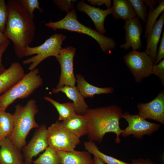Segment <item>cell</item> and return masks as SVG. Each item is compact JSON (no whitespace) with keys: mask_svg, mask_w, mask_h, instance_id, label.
Listing matches in <instances>:
<instances>
[{"mask_svg":"<svg viewBox=\"0 0 164 164\" xmlns=\"http://www.w3.org/2000/svg\"><path fill=\"white\" fill-rule=\"evenodd\" d=\"M132 4L136 16L145 23L148 15L147 7L142 0H128Z\"/></svg>","mask_w":164,"mask_h":164,"instance_id":"28","label":"cell"},{"mask_svg":"<svg viewBox=\"0 0 164 164\" xmlns=\"http://www.w3.org/2000/svg\"><path fill=\"white\" fill-rule=\"evenodd\" d=\"M38 112L36 101L33 99L28 101L24 106L19 104L15 106L12 114L13 130L8 137L13 145L20 150L26 145V139L30 131L39 127L35 119V116Z\"/></svg>","mask_w":164,"mask_h":164,"instance_id":"3","label":"cell"},{"mask_svg":"<svg viewBox=\"0 0 164 164\" xmlns=\"http://www.w3.org/2000/svg\"><path fill=\"white\" fill-rule=\"evenodd\" d=\"M137 107L138 114L145 119L154 120L164 124V90L160 91L151 101L145 103H138Z\"/></svg>","mask_w":164,"mask_h":164,"instance_id":"12","label":"cell"},{"mask_svg":"<svg viewBox=\"0 0 164 164\" xmlns=\"http://www.w3.org/2000/svg\"><path fill=\"white\" fill-rule=\"evenodd\" d=\"M132 163L133 164H154L149 159H145L141 158L133 159L132 160Z\"/></svg>","mask_w":164,"mask_h":164,"instance_id":"36","label":"cell"},{"mask_svg":"<svg viewBox=\"0 0 164 164\" xmlns=\"http://www.w3.org/2000/svg\"><path fill=\"white\" fill-rule=\"evenodd\" d=\"M77 8L79 11L86 13L91 18L97 32L102 34L106 32L104 22L107 16L112 13L111 8L103 10L99 8L91 6L81 1L77 4Z\"/></svg>","mask_w":164,"mask_h":164,"instance_id":"14","label":"cell"},{"mask_svg":"<svg viewBox=\"0 0 164 164\" xmlns=\"http://www.w3.org/2000/svg\"><path fill=\"white\" fill-rule=\"evenodd\" d=\"M1 141H0V147L1 144Z\"/></svg>","mask_w":164,"mask_h":164,"instance_id":"40","label":"cell"},{"mask_svg":"<svg viewBox=\"0 0 164 164\" xmlns=\"http://www.w3.org/2000/svg\"><path fill=\"white\" fill-rule=\"evenodd\" d=\"M93 160L94 164H106L101 159L96 157L94 156Z\"/></svg>","mask_w":164,"mask_h":164,"instance_id":"39","label":"cell"},{"mask_svg":"<svg viewBox=\"0 0 164 164\" xmlns=\"http://www.w3.org/2000/svg\"><path fill=\"white\" fill-rule=\"evenodd\" d=\"M7 39L4 32L0 29V45Z\"/></svg>","mask_w":164,"mask_h":164,"instance_id":"38","label":"cell"},{"mask_svg":"<svg viewBox=\"0 0 164 164\" xmlns=\"http://www.w3.org/2000/svg\"><path fill=\"white\" fill-rule=\"evenodd\" d=\"M124 62L130 70L136 82L140 83L152 73L154 65L152 61L145 52L130 51L123 57Z\"/></svg>","mask_w":164,"mask_h":164,"instance_id":"8","label":"cell"},{"mask_svg":"<svg viewBox=\"0 0 164 164\" xmlns=\"http://www.w3.org/2000/svg\"><path fill=\"white\" fill-rule=\"evenodd\" d=\"M47 141L49 146L56 151L64 152L73 151L81 142L79 138L63 126L59 121L47 128Z\"/></svg>","mask_w":164,"mask_h":164,"instance_id":"7","label":"cell"},{"mask_svg":"<svg viewBox=\"0 0 164 164\" xmlns=\"http://www.w3.org/2000/svg\"><path fill=\"white\" fill-rule=\"evenodd\" d=\"M164 24V12H163L159 19L156 21L148 35L145 53L151 59L154 64L156 58L158 46L160 41Z\"/></svg>","mask_w":164,"mask_h":164,"instance_id":"16","label":"cell"},{"mask_svg":"<svg viewBox=\"0 0 164 164\" xmlns=\"http://www.w3.org/2000/svg\"><path fill=\"white\" fill-rule=\"evenodd\" d=\"M143 2L145 5L146 6L149 8V10L152 11L155 9L157 3H159L160 1L159 0H142Z\"/></svg>","mask_w":164,"mask_h":164,"instance_id":"37","label":"cell"},{"mask_svg":"<svg viewBox=\"0 0 164 164\" xmlns=\"http://www.w3.org/2000/svg\"><path fill=\"white\" fill-rule=\"evenodd\" d=\"M152 73L157 76L160 80L162 85H164V60L160 61L157 64L153 65Z\"/></svg>","mask_w":164,"mask_h":164,"instance_id":"31","label":"cell"},{"mask_svg":"<svg viewBox=\"0 0 164 164\" xmlns=\"http://www.w3.org/2000/svg\"><path fill=\"white\" fill-rule=\"evenodd\" d=\"M76 52V48L73 47L62 48L56 57L61 69V75L57 88L66 85L75 86L76 79L73 73V60Z\"/></svg>","mask_w":164,"mask_h":164,"instance_id":"10","label":"cell"},{"mask_svg":"<svg viewBox=\"0 0 164 164\" xmlns=\"http://www.w3.org/2000/svg\"><path fill=\"white\" fill-rule=\"evenodd\" d=\"M10 43V40L6 39L0 45V74L6 70L2 63V57L3 54L7 49Z\"/></svg>","mask_w":164,"mask_h":164,"instance_id":"33","label":"cell"},{"mask_svg":"<svg viewBox=\"0 0 164 164\" xmlns=\"http://www.w3.org/2000/svg\"><path fill=\"white\" fill-rule=\"evenodd\" d=\"M19 1L33 19L34 17L33 12L35 9H38L41 13L43 11V10L39 6V3L38 0H19Z\"/></svg>","mask_w":164,"mask_h":164,"instance_id":"29","label":"cell"},{"mask_svg":"<svg viewBox=\"0 0 164 164\" xmlns=\"http://www.w3.org/2000/svg\"><path fill=\"white\" fill-rule=\"evenodd\" d=\"M158 5L152 10H149L147 17L145 37L146 38L156 22L158 16L164 12V1H160Z\"/></svg>","mask_w":164,"mask_h":164,"instance_id":"27","label":"cell"},{"mask_svg":"<svg viewBox=\"0 0 164 164\" xmlns=\"http://www.w3.org/2000/svg\"><path fill=\"white\" fill-rule=\"evenodd\" d=\"M8 17L7 7L4 0H0V29L5 31Z\"/></svg>","mask_w":164,"mask_h":164,"instance_id":"30","label":"cell"},{"mask_svg":"<svg viewBox=\"0 0 164 164\" xmlns=\"http://www.w3.org/2000/svg\"><path fill=\"white\" fill-rule=\"evenodd\" d=\"M75 0H55L53 2L62 11H67L69 9H72L74 7V2Z\"/></svg>","mask_w":164,"mask_h":164,"instance_id":"32","label":"cell"},{"mask_svg":"<svg viewBox=\"0 0 164 164\" xmlns=\"http://www.w3.org/2000/svg\"><path fill=\"white\" fill-rule=\"evenodd\" d=\"M47 128L42 124L36 129L29 143L22 149L25 164H30L32 159L49 146L47 141Z\"/></svg>","mask_w":164,"mask_h":164,"instance_id":"11","label":"cell"},{"mask_svg":"<svg viewBox=\"0 0 164 164\" xmlns=\"http://www.w3.org/2000/svg\"><path fill=\"white\" fill-rule=\"evenodd\" d=\"M87 1L90 4L94 6L96 5L100 6L104 5L107 9L111 8V0H88Z\"/></svg>","mask_w":164,"mask_h":164,"instance_id":"35","label":"cell"},{"mask_svg":"<svg viewBox=\"0 0 164 164\" xmlns=\"http://www.w3.org/2000/svg\"><path fill=\"white\" fill-rule=\"evenodd\" d=\"M123 114L121 108L115 105L88 109L84 115L87 122L89 140L100 142L106 134L111 132L116 134L115 143H119L123 131L120 127V121Z\"/></svg>","mask_w":164,"mask_h":164,"instance_id":"2","label":"cell"},{"mask_svg":"<svg viewBox=\"0 0 164 164\" xmlns=\"http://www.w3.org/2000/svg\"><path fill=\"white\" fill-rule=\"evenodd\" d=\"M125 22L124 26L125 32V42L120 45V48L127 50L131 47L132 50L137 51L142 45L141 39L143 32L142 25L137 16Z\"/></svg>","mask_w":164,"mask_h":164,"instance_id":"13","label":"cell"},{"mask_svg":"<svg viewBox=\"0 0 164 164\" xmlns=\"http://www.w3.org/2000/svg\"><path fill=\"white\" fill-rule=\"evenodd\" d=\"M25 75L23 67L15 62L0 74V95L21 80Z\"/></svg>","mask_w":164,"mask_h":164,"instance_id":"15","label":"cell"},{"mask_svg":"<svg viewBox=\"0 0 164 164\" xmlns=\"http://www.w3.org/2000/svg\"><path fill=\"white\" fill-rule=\"evenodd\" d=\"M32 162L33 164H61L56 150L50 146Z\"/></svg>","mask_w":164,"mask_h":164,"instance_id":"26","label":"cell"},{"mask_svg":"<svg viewBox=\"0 0 164 164\" xmlns=\"http://www.w3.org/2000/svg\"><path fill=\"white\" fill-rule=\"evenodd\" d=\"M56 151L61 164H94L93 159L88 152Z\"/></svg>","mask_w":164,"mask_h":164,"instance_id":"20","label":"cell"},{"mask_svg":"<svg viewBox=\"0 0 164 164\" xmlns=\"http://www.w3.org/2000/svg\"><path fill=\"white\" fill-rule=\"evenodd\" d=\"M122 118L125 119L128 124L121 135L127 137L131 135L138 139H142L145 135H152L159 130L160 124L149 122L138 114L131 115L129 112L123 113Z\"/></svg>","mask_w":164,"mask_h":164,"instance_id":"9","label":"cell"},{"mask_svg":"<svg viewBox=\"0 0 164 164\" xmlns=\"http://www.w3.org/2000/svg\"><path fill=\"white\" fill-rule=\"evenodd\" d=\"M84 146L86 150L90 154L94 156L101 159L107 164H133L132 163H128L117 159L111 156L106 155L101 152L98 147L93 141H89L85 142Z\"/></svg>","mask_w":164,"mask_h":164,"instance_id":"24","label":"cell"},{"mask_svg":"<svg viewBox=\"0 0 164 164\" xmlns=\"http://www.w3.org/2000/svg\"><path fill=\"white\" fill-rule=\"evenodd\" d=\"M66 38V36L63 34L55 33L50 36L39 46L34 47L27 46L25 56L36 55L24 60L23 63L25 65L31 63L28 68L29 70L31 71L36 68L40 63L46 58L51 56L56 57L62 48V45Z\"/></svg>","mask_w":164,"mask_h":164,"instance_id":"6","label":"cell"},{"mask_svg":"<svg viewBox=\"0 0 164 164\" xmlns=\"http://www.w3.org/2000/svg\"><path fill=\"white\" fill-rule=\"evenodd\" d=\"M164 58V31L159 46L157 50L156 62L154 65L157 64Z\"/></svg>","mask_w":164,"mask_h":164,"instance_id":"34","label":"cell"},{"mask_svg":"<svg viewBox=\"0 0 164 164\" xmlns=\"http://www.w3.org/2000/svg\"><path fill=\"white\" fill-rule=\"evenodd\" d=\"M52 92L56 94L61 92L73 101L77 114L84 115L88 110V107L85 101L84 97L80 94L77 87L66 85L59 88H53Z\"/></svg>","mask_w":164,"mask_h":164,"instance_id":"18","label":"cell"},{"mask_svg":"<svg viewBox=\"0 0 164 164\" xmlns=\"http://www.w3.org/2000/svg\"><path fill=\"white\" fill-rule=\"evenodd\" d=\"M24 164L23 163H21V164Z\"/></svg>","mask_w":164,"mask_h":164,"instance_id":"41","label":"cell"},{"mask_svg":"<svg viewBox=\"0 0 164 164\" xmlns=\"http://www.w3.org/2000/svg\"><path fill=\"white\" fill-rule=\"evenodd\" d=\"M6 5L8 17L4 33L12 42L16 56L22 58L25 56L26 46L34 38L35 23L19 0H9Z\"/></svg>","mask_w":164,"mask_h":164,"instance_id":"1","label":"cell"},{"mask_svg":"<svg viewBox=\"0 0 164 164\" xmlns=\"http://www.w3.org/2000/svg\"><path fill=\"white\" fill-rule=\"evenodd\" d=\"M24 160L21 150L15 146L8 137L1 142L0 164H20Z\"/></svg>","mask_w":164,"mask_h":164,"instance_id":"17","label":"cell"},{"mask_svg":"<svg viewBox=\"0 0 164 164\" xmlns=\"http://www.w3.org/2000/svg\"><path fill=\"white\" fill-rule=\"evenodd\" d=\"M60 122L63 126L79 138L88 133L87 122L84 115L76 114L70 118Z\"/></svg>","mask_w":164,"mask_h":164,"instance_id":"19","label":"cell"},{"mask_svg":"<svg viewBox=\"0 0 164 164\" xmlns=\"http://www.w3.org/2000/svg\"><path fill=\"white\" fill-rule=\"evenodd\" d=\"M111 7L112 16L115 19L125 21L136 17L134 9L128 0H113Z\"/></svg>","mask_w":164,"mask_h":164,"instance_id":"22","label":"cell"},{"mask_svg":"<svg viewBox=\"0 0 164 164\" xmlns=\"http://www.w3.org/2000/svg\"><path fill=\"white\" fill-rule=\"evenodd\" d=\"M44 99L50 102L56 108L59 113V121H64L76 114L73 102L60 103L48 96L44 97Z\"/></svg>","mask_w":164,"mask_h":164,"instance_id":"23","label":"cell"},{"mask_svg":"<svg viewBox=\"0 0 164 164\" xmlns=\"http://www.w3.org/2000/svg\"><path fill=\"white\" fill-rule=\"evenodd\" d=\"M75 78L77 84L76 87L84 98H92L96 94H111L114 90L112 87L101 88L93 86L89 83L80 74L76 75Z\"/></svg>","mask_w":164,"mask_h":164,"instance_id":"21","label":"cell"},{"mask_svg":"<svg viewBox=\"0 0 164 164\" xmlns=\"http://www.w3.org/2000/svg\"><path fill=\"white\" fill-rule=\"evenodd\" d=\"M14 127L13 114L5 111H0V141L11 135Z\"/></svg>","mask_w":164,"mask_h":164,"instance_id":"25","label":"cell"},{"mask_svg":"<svg viewBox=\"0 0 164 164\" xmlns=\"http://www.w3.org/2000/svg\"><path fill=\"white\" fill-rule=\"evenodd\" d=\"M77 18L76 10L73 9L70 12L67 11L66 15L62 19L55 22L50 21L45 25L54 31L58 29H65L86 34L97 42L104 53L115 49L116 43L114 39L82 24Z\"/></svg>","mask_w":164,"mask_h":164,"instance_id":"4","label":"cell"},{"mask_svg":"<svg viewBox=\"0 0 164 164\" xmlns=\"http://www.w3.org/2000/svg\"><path fill=\"white\" fill-rule=\"evenodd\" d=\"M43 84L38 69L25 74L18 82L0 95V111H5L16 100L26 98Z\"/></svg>","mask_w":164,"mask_h":164,"instance_id":"5","label":"cell"}]
</instances>
